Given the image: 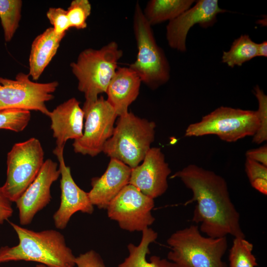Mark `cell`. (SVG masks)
Segmentation results:
<instances>
[{
	"instance_id": "obj_1",
	"label": "cell",
	"mask_w": 267,
	"mask_h": 267,
	"mask_svg": "<svg viewBox=\"0 0 267 267\" xmlns=\"http://www.w3.org/2000/svg\"><path fill=\"white\" fill-rule=\"evenodd\" d=\"M179 178L192 194L185 204L196 203L192 221L212 238H245L240 215L232 203L225 179L214 172L189 164L171 177Z\"/></svg>"
},
{
	"instance_id": "obj_2",
	"label": "cell",
	"mask_w": 267,
	"mask_h": 267,
	"mask_svg": "<svg viewBox=\"0 0 267 267\" xmlns=\"http://www.w3.org/2000/svg\"><path fill=\"white\" fill-rule=\"evenodd\" d=\"M17 235V245L0 248V264L24 261L39 263L47 267H74L76 257L67 245L64 235L50 229L40 231L23 227L12 222Z\"/></svg>"
},
{
	"instance_id": "obj_3",
	"label": "cell",
	"mask_w": 267,
	"mask_h": 267,
	"mask_svg": "<svg viewBox=\"0 0 267 267\" xmlns=\"http://www.w3.org/2000/svg\"><path fill=\"white\" fill-rule=\"evenodd\" d=\"M168 259L177 267H227L222 258L227 249L226 237L204 236L192 224L173 233L168 239Z\"/></svg>"
},
{
	"instance_id": "obj_4",
	"label": "cell",
	"mask_w": 267,
	"mask_h": 267,
	"mask_svg": "<svg viewBox=\"0 0 267 267\" xmlns=\"http://www.w3.org/2000/svg\"><path fill=\"white\" fill-rule=\"evenodd\" d=\"M123 55L118 44L112 41L99 49L83 50L70 64L78 89L84 94L86 101H95L99 94L106 92Z\"/></svg>"
},
{
	"instance_id": "obj_5",
	"label": "cell",
	"mask_w": 267,
	"mask_h": 267,
	"mask_svg": "<svg viewBox=\"0 0 267 267\" xmlns=\"http://www.w3.org/2000/svg\"><path fill=\"white\" fill-rule=\"evenodd\" d=\"M154 122L132 112L119 117L113 134L105 144L103 152L133 169L143 161L154 141Z\"/></svg>"
},
{
	"instance_id": "obj_6",
	"label": "cell",
	"mask_w": 267,
	"mask_h": 267,
	"mask_svg": "<svg viewBox=\"0 0 267 267\" xmlns=\"http://www.w3.org/2000/svg\"><path fill=\"white\" fill-rule=\"evenodd\" d=\"M133 24L137 52L135 60L129 67L137 74L142 83L156 89L169 80L170 67L138 2L134 7Z\"/></svg>"
},
{
	"instance_id": "obj_7",
	"label": "cell",
	"mask_w": 267,
	"mask_h": 267,
	"mask_svg": "<svg viewBox=\"0 0 267 267\" xmlns=\"http://www.w3.org/2000/svg\"><path fill=\"white\" fill-rule=\"evenodd\" d=\"M259 126L256 111L221 106L186 128L185 136L199 137L214 134L233 142L253 136Z\"/></svg>"
},
{
	"instance_id": "obj_8",
	"label": "cell",
	"mask_w": 267,
	"mask_h": 267,
	"mask_svg": "<svg viewBox=\"0 0 267 267\" xmlns=\"http://www.w3.org/2000/svg\"><path fill=\"white\" fill-rule=\"evenodd\" d=\"M44 159L43 148L35 137L13 145L7 153L6 178L1 186L12 202H15L36 178Z\"/></svg>"
},
{
	"instance_id": "obj_9",
	"label": "cell",
	"mask_w": 267,
	"mask_h": 267,
	"mask_svg": "<svg viewBox=\"0 0 267 267\" xmlns=\"http://www.w3.org/2000/svg\"><path fill=\"white\" fill-rule=\"evenodd\" d=\"M57 81H32L28 74L19 73L15 80L0 77V110L10 109L39 111L48 116L45 103L54 98Z\"/></svg>"
},
{
	"instance_id": "obj_10",
	"label": "cell",
	"mask_w": 267,
	"mask_h": 267,
	"mask_svg": "<svg viewBox=\"0 0 267 267\" xmlns=\"http://www.w3.org/2000/svg\"><path fill=\"white\" fill-rule=\"evenodd\" d=\"M82 109L85 128L82 137L73 143L74 151L94 157L103 151L105 143L112 136L118 115L103 96L94 101H85Z\"/></svg>"
},
{
	"instance_id": "obj_11",
	"label": "cell",
	"mask_w": 267,
	"mask_h": 267,
	"mask_svg": "<svg viewBox=\"0 0 267 267\" xmlns=\"http://www.w3.org/2000/svg\"><path fill=\"white\" fill-rule=\"evenodd\" d=\"M154 206V199L128 184L106 209L108 217L117 221L121 228L130 231H142L155 221L151 214Z\"/></svg>"
},
{
	"instance_id": "obj_12",
	"label": "cell",
	"mask_w": 267,
	"mask_h": 267,
	"mask_svg": "<svg viewBox=\"0 0 267 267\" xmlns=\"http://www.w3.org/2000/svg\"><path fill=\"white\" fill-rule=\"evenodd\" d=\"M64 149L55 148L53 154L59 162L61 179L60 203L53 215L55 227L65 229L72 216L77 212L91 214L93 205L89 198L88 192L80 188L73 179L70 168L66 165L63 156Z\"/></svg>"
},
{
	"instance_id": "obj_13",
	"label": "cell",
	"mask_w": 267,
	"mask_h": 267,
	"mask_svg": "<svg viewBox=\"0 0 267 267\" xmlns=\"http://www.w3.org/2000/svg\"><path fill=\"white\" fill-rule=\"evenodd\" d=\"M60 176L57 163L46 160L36 178L15 202L21 225L30 224L36 214L50 202L51 186Z\"/></svg>"
},
{
	"instance_id": "obj_14",
	"label": "cell",
	"mask_w": 267,
	"mask_h": 267,
	"mask_svg": "<svg viewBox=\"0 0 267 267\" xmlns=\"http://www.w3.org/2000/svg\"><path fill=\"white\" fill-rule=\"evenodd\" d=\"M226 10L220 7L217 0H199L184 11L166 27V39L169 45L180 52L186 50V40L190 29L194 25L202 27L213 26L218 14Z\"/></svg>"
},
{
	"instance_id": "obj_15",
	"label": "cell",
	"mask_w": 267,
	"mask_h": 267,
	"mask_svg": "<svg viewBox=\"0 0 267 267\" xmlns=\"http://www.w3.org/2000/svg\"><path fill=\"white\" fill-rule=\"evenodd\" d=\"M171 173L161 148L152 147L147 152L142 163L132 169L129 184L154 199L167 190V178Z\"/></svg>"
},
{
	"instance_id": "obj_16",
	"label": "cell",
	"mask_w": 267,
	"mask_h": 267,
	"mask_svg": "<svg viewBox=\"0 0 267 267\" xmlns=\"http://www.w3.org/2000/svg\"><path fill=\"white\" fill-rule=\"evenodd\" d=\"M132 168L114 158L104 173L91 179L92 188L88 192L92 204L99 209H107L110 202L129 183Z\"/></svg>"
},
{
	"instance_id": "obj_17",
	"label": "cell",
	"mask_w": 267,
	"mask_h": 267,
	"mask_svg": "<svg viewBox=\"0 0 267 267\" xmlns=\"http://www.w3.org/2000/svg\"><path fill=\"white\" fill-rule=\"evenodd\" d=\"M80 102L72 97L58 105L48 117L56 140V148L64 149L69 139L80 138L83 134L84 113Z\"/></svg>"
},
{
	"instance_id": "obj_18",
	"label": "cell",
	"mask_w": 267,
	"mask_h": 267,
	"mask_svg": "<svg viewBox=\"0 0 267 267\" xmlns=\"http://www.w3.org/2000/svg\"><path fill=\"white\" fill-rule=\"evenodd\" d=\"M141 81L129 67H118L106 92L107 101L118 116L127 114L129 106L138 96Z\"/></svg>"
},
{
	"instance_id": "obj_19",
	"label": "cell",
	"mask_w": 267,
	"mask_h": 267,
	"mask_svg": "<svg viewBox=\"0 0 267 267\" xmlns=\"http://www.w3.org/2000/svg\"><path fill=\"white\" fill-rule=\"evenodd\" d=\"M65 35H58L52 27L45 29L32 42L29 58V75L38 80L56 54Z\"/></svg>"
},
{
	"instance_id": "obj_20",
	"label": "cell",
	"mask_w": 267,
	"mask_h": 267,
	"mask_svg": "<svg viewBox=\"0 0 267 267\" xmlns=\"http://www.w3.org/2000/svg\"><path fill=\"white\" fill-rule=\"evenodd\" d=\"M140 243L135 246L130 243L128 246L129 255L125 261L118 267H177L172 262L160 257L153 256L148 262L146 259L147 254L150 253L149 246L157 238L158 234L150 228H147L142 231Z\"/></svg>"
},
{
	"instance_id": "obj_21",
	"label": "cell",
	"mask_w": 267,
	"mask_h": 267,
	"mask_svg": "<svg viewBox=\"0 0 267 267\" xmlns=\"http://www.w3.org/2000/svg\"><path fill=\"white\" fill-rule=\"evenodd\" d=\"M194 1L193 0H151L142 10L143 14L152 26L173 20L192 6Z\"/></svg>"
},
{
	"instance_id": "obj_22",
	"label": "cell",
	"mask_w": 267,
	"mask_h": 267,
	"mask_svg": "<svg viewBox=\"0 0 267 267\" xmlns=\"http://www.w3.org/2000/svg\"><path fill=\"white\" fill-rule=\"evenodd\" d=\"M258 56V44L248 35H241L232 43L228 51H223L222 62L230 67L241 66Z\"/></svg>"
},
{
	"instance_id": "obj_23",
	"label": "cell",
	"mask_w": 267,
	"mask_h": 267,
	"mask_svg": "<svg viewBox=\"0 0 267 267\" xmlns=\"http://www.w3.org/2000/svg\"><path fill=\"white\" fill-rule=\"evenodd\" d=\"M22 7L21 0H0V19L6 42L11 40L19 27Z\"/></svg>"
},
{
	"instance_id": "obj_24",
	"label": "cell",
	"mask_w": 267,
	"mask_h": 267,
	"mask_svg": "<svg viewBox=\"0 0 267 267\" xmlns=\"http://www.w3.org/2000/svg\"><path fill=\"white\" fill-rule=\"evenodd\" d=\"M253 244L245 238H234L229 255V267H255L258 266L253 254Z\"/></svg>"
},
{
	"instance_id": "obj_25",
	"label": "cell",
	"mask_w": 267,
	"mask_h": 267,
	"mask_svg": "<svg viewBox=\"0 0 267 267\" xmlns=\"http://www.w3.org/2000/svg\"><path fill=\"white\" fill-rule=\"evenodd\" d=\"M30 111L10 109L0 110V130H8L15 132L23 131L31 119Z\"/></svg>"
},
{
	"instance_id": "obj_26",
	"label": "cell",
	"mask_w": 267,
	"mask_h": 267,
	"mask_svg": "<svg viewBox=\"0 0 267 267\" xmlns=\"http://www.w3.org/2000/svg\"><path fill=\"white\" fill-rule=\"evenodd\" d=\"M91 11L88 0H72L66 10L70 28L82 30L87 28V20Z\"/></svg>"
},
{
	"instance_id": "obj_27",
	"label": "cell",
	"mask_w": 267,
	"mask_h": 267,
	"mask_svg": "<svg viewBox=\"0 0 267 267\" xmlns=\"http://www.w3.org/2000/svg\"><path fill=\"white\" fill-rule=\"evenodd\" d=\"M253 93L258 101V109L256 111L259 126L252 141L259 144L267 140V96L258 85L254 88Z\"/></svg>"
},
{
	"instance_id": "obj_28",
	"label": "cell",
	"mask_w": 267,
	"mask_h": 267,
	"mask_svg": "<svg viewBox=\"0 0 267 267\" xmlns=\"http://www.w3.org/2000/svg\"><path fill=\"white\" fill-rule=\"evenodd\" d=\"M245 170L252 186L260 193L267 194V166L246 158Z\"/></svg>"
},
{
	"instance_id": "obj_29",
	"label": "cell",
	"mask_w": 267,
	"mask_h": 267,
	"mask_svg": "<svg viewBox=\"0 0 267 267\" xmlns=\"http://www.w3.org/2000/svg\"><path fill=\"white\" fill-rule=\"evenodd\" d=\"M46 16L57 35L65 36L66 32L71 28L66 10L61 7H50Z\"/></svg>"
},
{
	"instance_id": "obj_30",
	"label": "cell",
	"mask_w": 267,
	"mask_h": 267,
	"mask_svg": "<svg viewBox=\"0 0 267 267\" xmlns=\"http://www.w3.org/2000/svg\"><path fill=\"white\" fill-rule=\"evenodd\" d=\"M75 265L77 267H105L101 257L92 250L76 257Z\"/></svg>"
},
{
	"instance_id": "obj_31",
	"label": "cell",
	"mask_w": 267,
	"mask_h": 267,
	"mask_svg": "<svg viewBox=\"0 0 267 267\" xmlns=\"http://www.w3.org/2000/svg\"><path fill=\"white\" fill-rule=\"evenodd\" d=\"M12 203L4 194L1 186L0 187V225L12 216Z\"/></svg>"
},
{
	"instance_id": "obj_32",
	"label": "cell",
	"mask_w": 267,
	"mask_h": 267,
	"mask_svg": "<svg viewBox=\"0 0 267 267\" xmlns=\"http://www.w3.org/2000/svg\"><path fill=\"white\" fill-rule=\"evenodd\" d=\"M246 158L267 166V145L249 149L246 152Z\"/></svg>"
},
{
	"instance_id": "obj_33",
	"label": "cell",
	"mask_w": 267,
	"mask_h": 267,
	"mask_svg": "<svg viewBox=\"0 0 267 267\" xmlns=\"http://www.w3.org/2000/svg\"><path fill=\"white\" fill-rule=\"evenodd\" d=\"M258 56L267 57V42L258 44Z\"/></svg>"
},
{
	"instance_id": "obj_34",
	"label": "cell",
	"mask_w": 267,
	"mask_h": 267,
	"mask_svg": "<svg viewBox=\"0 0 267 267\" xmlns=\"http://www.w3.org/2000/svg\"><path fill=\"white\" fill-rule=\"evenodd\" d=\"M35 267H46V266H44V265L39 264L37 265Z\"/></svg>"
}]
</instances>
